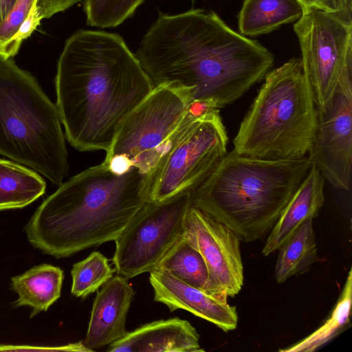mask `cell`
I'll return each mask as SVG.
<instances>
[{"mask_svg": "<svg viewBox=\"0 0 352 352\" xmlns=\"http://www.w3.org/2000/svg\"><path fill=\"white\" fill-rule=\"evenodd\" d=\"M135 56L154 87L177 84L191 89L193 101L218 109L233 103L264 79L274 60L257 41L203 9L160 14Z\"/></svg>", "mask_w": 352, "mask_h": 352, "instance_id": "6da1fadb", "label": "cell"}, {"mask_svg": "<svg viewBox=\"0 0 352 352\" xmlns=\"http://www.w3.org/2000/svg\"><path fill=\"white\" fill-rule=\"evenodd\" d=\"M55 87L69 144L80 151H106L154 85L119 34L79 30L65 41Z\"/></svg>", "mask_w": 352, "mask_h": 352, "instance_id": "7a4b0ae2", "label": "cell"}, {"mask_svg": "<svg viewBox=\"0 0 352 352\" xmlns=\"http://www.w3.org/2000/svg\"><path fill=\"white\" fill-rule=\"evenodd\" d=\"M58 186L25 228L33 246L58 258L115 241L148 201V175L104 162Z\"/></svg>", "mask_w": 352, "mask_h": 352, "instance_id": "3957f363", "label": "cell"}, {"mask_svg": "<svg viewBox=\"0 0 352 352\" xmlns=\"http://www.w3.org/2000/svg\"><path fill=\"white\" fill-rule=\"evenodd\" d=\"M311 166L307 157L266 160L232 151L190 192L192 204L232 230L240 241L262 239Z\"/></svg>", "mask_w": 352, "mask_h": 352, "instance_id": "277c9868", "label": "cell"}, {"mask_svg": "<svg viewBox=\"0 0 352 352\" xmlns=\"http://www.w3.org/2000/svg\"><path fill=\"white\" fill-rule=\"evenodd\" d=\"M233 140L239 155L266 160L307 157L318 110L300 58L270 71Z\"/></svg>", "mask_w": 352, "mask_h": 352, "instance_id": "5b68a950", "label": "cell"}, {"mask_svg": "<svg viewBox=\"0 0 352 352\" xmlns=\"http://www.w3.org/2000/svg\"><path fill=\"white\" fill-rule=\"evenodd\" d=\"M56 104L12 58L0 59V155L60 186L69 165Z\"/></svg>", "mask_w": 352, "mask_h": 352, "instance_id": "8992f818", "label": "cell"}, {"mask_svg": "<svg viewBox=\"0 0 352 352\" xmlns=\"http://www.w3.org/2000/svg\"><path fill=\"white\" fill-rule=\"evenodd\" d=\"M214 109L193 101L191 89L175 83L156 85L126 116L104 162L119 171L136 167L149 175L184 126Z\"/></svg>", "mask_w": 352, "mask_h": 352, "instance_id": "52a82bcc", "label": "cell"}, {"mask_svg": "<svg viewBox=\"0 0 352 352\" xmlns=\"http://www.w3.org/2000/svg\"><path fill=\"white\" fill-rule=\"evenodd\" d=\"M228 142L219 109L192 119L148 175V201L192 192L228 153Z\"/></svg>", "mask_w": 352, "mask_h": 352, "instance_id": "ba28073f", "label": "cell"}, {"mask_svg": "<svg viewBox=\"0 0 352 352\" xmlns=\"http://www.w3.org/2000/svg\"><path fill=\"white\" fill-rule=\"evenodd\" d=\"M294 30L316 109L322 111L340 80L352 74V14L306 8Z\"/></svg>", "mask_w": 352, "mask_h": 352, "instance_id": "9c48e42d", "label": "cell"}, {"mask_svg": "<svg viewBox=\"0 0 352 352\" xmlns=\"http://www.w3.org/2000/svg\"><path fill=\"white\" fill-rule=\"evenodd\" d=\"M192 204L190 192L148 201L114 241L117 274L131 278L153 270L184 234Z\"/></svg>", "mask_w": 352, "mask_h": 352, "instance_id": "30bf717a", "label": "cell"}, {"mask_svg": "<svg viewBox=\"0 0 352 352\" xmlns=\"http://www.w3.org/2000/svg\"><path fill=\"white\" fill-rule=\"evenodd\" d=\"M308 160L333 187L349 190L352 164V74L340 80L331 100L318 111Z\"/></svg>", "mask_w": 352, "mask_h": 352, "instance_id": "8fae6325", "label": "cell"}, {"mask_svg": "<svg viewBox=\"0 0 352 352\" xmlns=\"http://www.w3.org/2000/svg\"><path fill=\"white\" fill-rule=\"evenodd\" d=\"M184 235L202 255L214 288L228 297L236 295L244 280L238 235L193 204L186 217Z\"/></svg>", "mask_w": 352, "mask_h": 352, "instance_id": "7c38bea8", "label": "cell"}, {"mask_svg": "<svg viewBox=\"0 0 352 352\" xmlns=\"http://www.w3.org/2000/svg\"><path fill=\"white\" fill-rule=\"evenodd\" d=\"M149 274L154 300L166 305L170 311H188L226 332L237 327L236 309L228 304V298L210 295L164 270H153Z\"/></svg>", "mask_w": 352, "mask_h": 352, "instance_id": "4fadbf2b", "label": "cell"}, {"mask_svg": "<svg viewBox=\"0 0 352 352\" xmlns=\"http://www.w3.org/2000/svg\"><path fill=\"white\" fill-rule=\"evenodd\" d=\"M128 279L113 276L97 292L84 341L92 351L109 345L127 332L126 316L135 294Z\"/></svg>", "mask_w": 352, "mask_h": 352, "instance_id": "5bb4252c", "label": "cell"}, {"mask_svg": "<svg viewBox=\"0 0 352 352\" xmlns=\"http://www.w3.org/2000/svg\"><path fill=\"white\" fill-rule=\"evenodd\" d=\"M109 352H201L199 335L178 318L145 324L111 343Z\"/></svg>", "mask_w": 352, "mask_h": 352, "instance_id": "9a60e30c", "label": "cell"}, {"mask_svg": "<svg viewBox=\"0 0 352 352\" xmlns=\"http://www.w3.org/2000/svg\"><path fill=\"white\" fill-rule=\"evenodd\" d=\"M324 181L320 171L311 166L270 231L262 249L264 256L278 250L305 221L318 215L324 202Z\"/></svg>", "mask_w": 352, "mask_h": 352, "instance_id": "2e32d148", "label": "cell"}, {"mask_svg": "<svg viewBox=\"0 0 352 352\" xmlns=\"http://www.w3.org/2000/svg\"><path fill=\"white\" fill-rule=\"evenodd\" d=\"M63 278L60 267L46 263L12 277V289L18 295L15 306L30 307V318L47 311L60 297Z\"/></svg>", "mask_w": 352, "mask_h": 352, "instance_id": "e0dca14e", "label": "cell"}, {"mask_svg": "<svg viewBox=\"0 0 352 352\" xmlns=\"http://www.w3.org/2000/svg\"><path fill=\"white\" fill-rule=\"evenodd\" d=\"M304 11L298 0H243L238 16L239 30L245 36L267 34L298 20Z\"/></svg>", "mask_w": 352, "mask_h": 352, "instance_id": "ac0fdd59", "label": "cell"}, {"mask_svg": "<svg viewBox=\"0 0 352 352\" xmlns=\"http://www.w3.org/2000/svg\"><path fill=\"white\" fill-rule=\"evenodd\" d=\"M43 179L32 169L0 159V210L21 208L45 192Z\"/></svg>", "mask_w": 352, "mask_h": 352, "instance_id": "d6986e66", "label": "cell"}, {"mask_svg": "<svg viewBox=\"0 0 352 352\" xmlns=\"http://www.w3.org/2000/svg\"><path fill=\"white\" fill-rule=\"evenodd\" d=\"M154 270H164L182 281L215 296L226 297L212 286L201 253L182 234Z\"/></svg>", "mask_w": 352, "mask_h": 352, "instance_id": "ffe728a7", "label": "cell"}, {"mask_svg": "<svg viewBox=\"0 0 352 352\" xmlns=\"http://www.w3.org/2000/svg\"><path fill=\"white\" fill-rule=\"evenodd\" d=\"M313 220L305 221L279 248L274 270V278L278 283L305 273L319 260Z\"/></svg>", "mask_w": 352, "mask_h": 352, "instance_id": "44dd1931", "label": "cell"}, {"mask_svg": "<svg viewBox=\"0 0 352 352\" xmlns=\"http://www.w3.org/2000/svg\"><path fill=\"white\" fill-rule=\"evenodd\" d=\"M352 304V270L349 271L344 285L329 317L313 333L280 352H313L336 338L350 325Z\"/></svg>", "mask_w": 352, "mask_h": 352, "instance_id": "7402d4cb", "label": "cell"}, {"mask_svg": "<svg viewBox=\"0 0 352 352\" xmlns=\"http://www.w3.org/2000/svg\"><path fill=\"white\" fill-rule=\"evenodd\" d=\"M116 272L108 259L99 252H93L84 260L75 263L71 271L72 285L71 293L76 297L85 298L98 291Z\"/></svg>", "mask_w": 352, "mask_h": 352, "instance_id": "603a6c76", "label": "cell"}, {"mask_svg": "<svg viewBox=\"0 0 352 352\" xmlns=\"http://www.w3.org/2000/svg\"><path fill=\"white\" fill-rule=\"evenodd\" d=\"M144 0H85L87 24L115 28L131 17Z\"/></svg>", "mask_w": 352, "mask_h": 352, "instance_id": "cb8c5ba5", "label": "cell"}, {"mask_svg": "<svg viewBox=\"0 0 352 352\" xmlns=\"http://www.w3.org/2000/svg\"><path fill=\"white\" fill-rule=\"evenodd\" d=\"M42 18L39 15L34 3L28 16L20 25L16 33L4 43L1 54L3 59L15 56L23 41L27 39L40 25Z\"/></svg>", "mask_w": 352, "mask_h": 352, "instance_id": "d4e9b609", "label": "cell"}, {"mask_svg": "<svg viewBox=\"0 0 352 352\" xmlns=\"http://www.w3.org/2000/svg\"><path fill=\"white\" fill-rule=\"evenodd\" d=\"M36 0H16L0 24V39L8 41L17 31Z\"/></svg>", "mask_w": 352, "mask_h": 352, "instance_id": "484cf974", "label": "cell"}, {"mask_svg": "<svg viewBox=\"0 0 352 352\" xmlns=\"http://www.w3.org/2000/svg\"><path fill=\"white\" fill-rule=\"evenodd\" d=\"M306 8L352 14V0H298Z\"/></svg>", "mask_w": 352, "mask_h": 352, "instance_id": "4316f807", "label": "cell"}, {"mask_svg": "<svg viewBox=\"0 0 352 352\" xmlns=\"http://www.w3.org/2000/svg\"><path fill=\"white\" fill-rule=\"evenodd\" d=\"M80 0H36V7L42 19L66 10Z\"/></svg>", "mask_w": 352, "mask_h": 352, "instance_id": "83f0119b", "label": "cell"}, {"mask_svg": "<svg viewBox=\"0 0 352 352\" xmlns=\"http://www.w3.org/2000/svg\"><path fill=\"white\" fill-rule=\"evenodd\" d=\"M16 0H0V24L14 4Z\"/></svg>", "mask_w": 352, "mask_h": 352, "instance_id": "f1b7e54d", "label": "cell"}, {"mask_svg": "<svg viewBox=\"0 0 352 352\" xmlns=\"http://www.w3.org/2000/svg\"><path fill=\"white\" fill-rule=\"evenodd\" d=\"M3 45V42L0 39V59H3L1 54V50Z\"/></svg>", "mask_w": 352, "mask_h": 352, "instance_id": "f546056e", "label": "cell"}, {"mask_svg": "<svg viewBox=\"0 0 352 352\" xmlns=\"http://www.w3.org/2000/svg\"><path fill=\"white\" fill-rule=\"evenodd\" d=\"M36 1H35V2H36Z\"/></svg>", "mask_w": 352, "mask_h": 352, "instance_id": "4dcf8cb0", "label": "cell"}]
</instances>
